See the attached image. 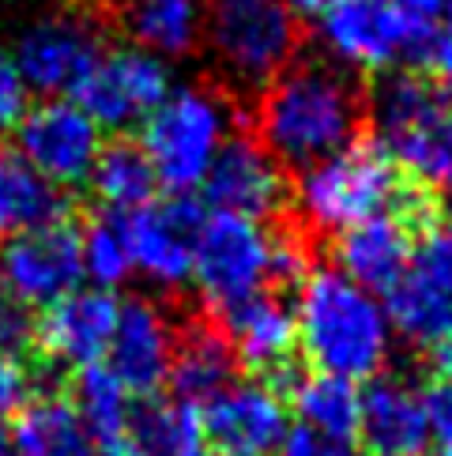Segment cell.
I'll return each instance as SVG.
<instances>
[{"label": "cell", "mask_w": 452, "mask_h": 456, "mask_svg": "<svg viewBox=\"0 0 452 456\" xmlns=\"http://www.w3.org/2000/svg\"><path fill=\"white\" fill-rule=\"evenodd\" d=\"M362 94L332 64H290L261 91L256 140L279 167H313L351 148L362 128Z\"/></svg>", "instance_id": "6da1fadb"}, {"label": "cell", "mask_w": 452, "mask_h": 456, "mask_svg": "<svg viewBox=\"0 0 452 456\" xmlns=\"http://www.w3.org/2000/svg\"><path fill=\"white\" fill-rule=\"evenodd\" d=\"M298 344L310 366L351 385L374 381L389 362L392 321L384 302L339 268H317L298 283Z\"/></svg>", "instance_id": "7a4b0ae2"}, {"label": "cell", "mask_w": 452, "mask_h": 456, "mask_svg": "<svg viewBox=\"0 0 452 456\" xmlns=\"http://www.w3.org/2000/svg\"><path fill=\"white\" fill-rule=\"evenodd\" d=\"M374 143L415 185L452 197V91L415 72L384 76L369 99Z\"/></svg>", "instance_id": "3957f363"}, {"label": "cell", "mask_w": 452, "mask_h": 456, "mask_svg": "<svg viewBox=\"0 0 452 456\" xmlns=\"http://www.w3.org/2000/svg\"><path fill=\"white\" fill-rule=\"evenodd\" d=\"M295 208L313 231L343 234L374 216H389V211L411 216L415 197L403 189V174L374 140H354L339 155L298 170Z\"/></svg>", "instance_id": "277c9868"}, {"label": "cell", "mask_w": 452, "mask_h": 456, "mask_svg": "<svg viewBox=\"0 0 452 456\" xmlns=\"http://www.w3.org/2000/svg\"><path fill=\"white\" fill-rule=\"evenodd\" d=\"M234 136V110L212 87H174L170 99L140 125V148L158 185L174 197L204 189L226 140Z\"/></svg>", "instance_id": "5b68a950"}, {"label": "cell", "mask_w": 452, "mask_h": 456, "mask_svg": "<svg viewBox=\"0 0 452 456\" xmlns=\"http://www.w3.org/2000/svg\"><path fill=\"white\" fill-rule=\"evenodd\" d=\"M200 42L230 87L264 91L295 64L302 27L283 0H207Z\"/></svg>", "instance_id": "8992f818"}, {"label": "cell", "mask_w": 452, "mask_h": 456, "mask_svg": "<svg viewBox=\"0 0 452 456\" xmlns=\"http://www.w3.org/2000/svg\"><path fill=\"white\" fill-rule=\"evenodd\" d=\"M276 249L279 238L268 234L264 223L212 211L200 223L192 283L207 305L226 314L276 283Z\"/></svg>", "instance_id": "52a82bcc"}, {"label": "cell", "mask_w": 452, "mask_h": 456, "mask_svg": "<svg viewBox=\"0 0 452 456\" xmlns=\"http://www.w3.org/2000/svg\"><path fill=\"white\" fill-rule=\"evenodd\" d=\"M317 30L328 57L354 72H392L396 64L426 61L430 53V42L408 23L396 0H328Z\"/></svg>", "instance_id": "ba28073f"}, {"label": "cell", "mask_w": 452, "mask_h": 456, "mask_svg": "<svg viewBox=\"0 0 452 456\" xmlns=\"http://www.w3.org/2000/svg\"><path fill=\"white\" fill-rule=\"evenodd\" d=\"M384 314L415 347H438L452 336V216L418 231L408 268L384 295Z\"/></svg>", "instance_id": "9c48e42d"}, {"label": "cell", "mask_w": 452, "mask_h": 456, "mask_svg": "<svg viewBox=\"0 0 452 456\" xmlns=\"http://www.w3.org/2000/svg\"><path fill=\"white\" fill-rule=\"evenodd\" d=\"M170 91L174 76L163 57L140 50V45H113L94 61V69L76 87L72 102L106 133V128L143 125L170 99Z\"/></svg>", "instance_id": "30bf717a"}, {"label": "cell", "mask_w": 452, "mask_h": 456, "mask_svg": "<svg viewBox=\"0 0 452 456\" xmlns=\"http://www.w3.org/2000/svg\"><path fill=\"white\" fill-rule=\"evenodd\" d=\"M106 42L99 23L84 12H50L30 23L15 42V64L30 94L72 99L84 76L102 57Z\"/></svg>", "instance_id": "8fae6325"}, {"label": "cell", "mask_w": 452, "mask_h": 456, "mask_svg": "<svg viewBox=\"0 0 452 456\" xmlns=\"http://www.w3.org/2000/svg\"><path fill=\"white\" fill-rule=\"evenodd\" d=\"M84 280L79 231L69 223L0 241V290L23 309H50L61 298L76 295Z\"/></svg>", "instance_id": "7c38bea8"}, {"label": "cell", "mask_w": 452, "mask_h": 456, "mask_svg": "<svg viewBox=\"0 0 452 456\" xmlns=\"http://www.w3.org/2000/svg\"><path fill=\"white\" fill-rule=\"evenodd\" d=\"M102 148V128L72 99H45L15 125V151L57 189L84 185Z\"/></svg>", "instance_id": "4fadbf2b"}, {"label": "cell", "mask_w": 452, "mask_h": 456, "mask_svg": "<svg viewBox=\"0 0 452 456\" xmlns=\"http://www.w3.org/2000/svg\"><path fill=\"white\" fill-rule=\"evenodd\" d=\"M200 223H204V211L189 197L151 200L121 216L128 253H133V272H140L143 280L163 290H177L192 283Z\"/></svg>", "instance_id": "5bb4252c"}, {"label": "cell", "mask_w": 452, "mask_h": 456, "mask_svg": "<svg viewBox=\"0 0 452 456\" xmlns=\"http://www.w3.org/2000/svg\"><path fill=\"white\" fill-rule=\"evenodd\" d=\"M200 427L219 456H279L290 411L276 385L234 381L200 407Z\"/></svg>", "instance_id": "9a60e30c"}, {"label": "cell", "mask_w": 452, "mask_h": 456, "mask_svg": "<svg viewBox=\"0 0 452 456\" xmlns=\"http://www.w3.org/2000/svg\"><path fill=\"white\" fill-rule=\"evenodd\" d=\"M287 174L256 136H230L204 182V197L222 216L264 223L287 204Z\"/></svg>", "instance_id": "2e32d148"}, {"label": "cell", "mask_w": 452, "mask_h": 456, "mask_svg": "<svg viewBox=\"0 0 452 456\" xmlns=\"http://www.w3.org/2000/svg\"><path fill=\"white\" fill-rule=\"evenodd\" d=\"M177 354V332L170 317L148 298H125L106 351V370L117 378L128 396H155L170 381Z\"/></svg>", "instance_id": "e0dca14e"}, {"label": "cell", "mask_w": 452, "mask_h": 456, "mask_svg": "<svg viewBox=\"0 0 452 456\" xmlns=\"http://www.w3.org/2000/svg\"><path fill=\"white\" fill-rule=\"evenodd\" d=\"M121 302L99 287H79L76 295L61 298L57 305L45 309L38 324V344L42 351L64 366H94L102 362L113 339Z\"/></svg>", "instance_id": "ac0fdd59"}, {"label": "cell", "mask_w": 452, "mask_h": 456, "mask_svg": "<svg viewBox=\"0 0 452 456\" xmlns=\"http://www.w3.org/2000/svg\"><path fill=\"white\" fill-rule=\"evenodd\" d=\"M359 437L374 456H426V396L403 378H374L362 393Z\"/></svg>", "instance_id": "d6986e66"}, {"label": "cell", "mask_w": 452, "mask_h": 456, "mask_svg": "<svg viewBox=\"0 0 452 456\" xmlns=\"http://www.w3.org/2000/svg\"><path fill=\"white\" fill-rule=\"evenodd\" d=\"M411 231L403 211L374 216L335 238V268L366 287L369 295H389L411 260Z\"/></svg>", "instance_id": "ffe728a7"}, {"label": "cell", "mask_w": 452, "mask_h": 456, "mask_svg": "<svg viewBox=\"0 0 452 456\" xmlns=\"http://www.w3.org/2000/svg\"><path fill=\"white\" fill-rule=\"evenodd\" d=\"M226 339L238 354V362L249 370H279L298 347V324L295 309H287L276 295H256L234 309H226Z\"/></svg>", "instance_id": "44dd1931"}, {"label": "cell", "mask_w": 452, "mask_h": 456, "mask_svg": "<svg viewBox=\"0 0 452 456\" xmlns=\"http://www.w3.org/2000/svg\"><path fill=\"white\" fill-rule=\"evenodd\" d=\"M53 223H69L64 189L45 182L15 148H0V241Z\"/></svg>", "instance_id": "7402d4cb"}, {"label": "cell", "mask_w": 452, "mask_h": 456, "mask_svg": "<svg viewBox=\"0 0 452 456\" xmlns=\"http://www.w3.org/2000/svg\"><path fill=\"white\" fill-rule=\"evenodd\" d=\"M15 456H94L99 445L79 422L72 400L64 396H30L27 407L15 415L12 427Z\"/></svg>", "instance_id": "603a6c76"}, {"label": "cell", "mask_w": 452, "mask_h": 456, "mask_svg": "<svg viewBox=\"0 0 452 456\" xmlns=\"http://www.w3.org/2000/svg\"><path fill=\"white\" fill-rule=\"evenodd\" d=\"M234 370H238V354L230 347V339L215 329H207V324H197L192 332L177 339V354L170 370L174 396L192 407L197 403L204 407L222 388L234 385Z\"/></svg>", "instance_id": "cb8c5ba5"}, {"label": "cell", "mask_w": 452, "mask_h": 456, "mask_svg": "<svg viewBox=\"0 0 452 456\" xmlns=\"http://www.w3.org/2000/svg\"><path fill=\"white\" fill-rule=\"evenodd\" d=\"M290 407L298 415V430L320 437V442L347 445L359 437V419H362V393L359 385L343 378H328V373H310V378L295 381Z\"/></svg>", "instance_id": "d4e9b609"}, {"label": "cell", "mask_w": 452, "mask_h": 456, "mask_svg": "<svg viewBox=\"0 0 452 456\" xmlns=\"http://www.w3.org/2000/svg\"><path fill=\"white\" fill-rule=\"evenodd\" d=\"M125 30L133 45L155 57H185L204 35L200 0H125Z\"/></svg>", "instance_id": "484cf974"}, {"label": "cell", "mask_w": 452, "mask_h": 456, "mask_svg": "<svg viewBox=\"0 0 452 456\" xmlns=\"http://www.w3.org/2000/svg\"><path fill=\"white\" fill-rule=\"evenodd\" d=\"M128 442L140 456H192L200 452L204 427L200 411L185 400H163L148 396L133 403V419H128Z\"/></svg>", "instance_id": "4316f807"}, {"label": "cell", "mask_w": 452, "mask_h": 456, "mask_svg": "<svg viewBox=\"0 0 452 456\" xmlns=\"http://www.w3.org/2000/svg\"><path fill=\"white\" fill-rule=\"evenodd\" d=\"M87 182L94 189V197H99L113 216H128V211L151 204L155 189H158V177L151 170L148 155H143V148L133 140L106 143Z\"/></svg>", "instance_id": "83f0119b"}, {"label": "cell", "mask_w": 452, "mask_h": 456, "mask_svg": "<svg viewBox=\"0 0 452 456\" xmlns=\"http://www.w3.org/2000/svg\"><path fill=\"white\" fill-rule=\"evenodd\" d=\"M72 407H76L79 422H84L87 434L99 445L117 442V437L128 434L133 396H128V388L113 378L102 362L84 366L76 373V381H72Z\"/></svg>", "instance_id": "f1b7e54d"}, {"label": "cell", "mask_w": 452, "mask_h": 456, "mask_svg": "<svg viewBox=\"0 0 452 456\" xmlns=\"http://www.w3.org/2000/svg\"><path fill=\"white\" fill-rule=\"evenodd\" d=\"M79 249H84V275L91 280V287L113 290L133 275V253H128L121 216L94 219L79 234Z\"/></svg>", "instance_id": "f546056e"}, {"label": "cell", "mask_w": 452, "mask_h": 456, "mask_svg": "<svg viewBox=\"0 0 452 456\" xmlns=\"http://www.w3.org/2000/svg\"><path fill=\"white\" fill-rule=\"evenodd\" d=\"M30 110V91L20 76L12 50L0 45V133H15V125L27 118Z\"/></svg>", "instance_id": "4dcf8cb0"}, {"label": "cell", "mask_w": 452, "mask_h": 456, "mask_svg": "<svg viewBox=\"0 0 452 456\" xmlns=\"http://www.w3.org/2000/svg\"><path fill=\"white\" fill-rule=\"evenodd\" d=\"M426 419L433 456H452V385L441 381L426 393Z\"/></svg>", "instance_id": "1f68e13d"}, {"label": "cell", "mask_w": 452, "mask_h": 456, "mask_svg": "<svg viewBox=\"0 0 452 456\" xmlns=\"http://www.w3.org/2000/svg\"><path fill=\"white\" fill-rule=\"evenodd\" d=\"M30 344V317L12 295L0 290V358H15Z\"/></svg>", "instance_id": "d6a6232c"}, {"label": "cell", "mask_w": 452, "mask_h": 456, "mask_svg": "<svg viewBox=\"0 0 452 456\" xmlns=\"http://www.w3.org/2000/svg\"><path fill=\"white\" fill-rule=\"evenodd\" d=\"M30 400V381L20 358H0V422L8 415H20Z\"/></svg>", "instance_id": "836d02e7"}, {"label": "cell", "mask_w": 452, "mask_h": 456, "mask_svg": "<svg viewBox=\"0 0 452 456\" xmlns=\"http://www.w3.org/2000/svg\"><path fill=\"white\" fill-rule=\"evenodd\" d=\"M426 61L433 64V76H438V84L452 91V8H448V15H445L441 27H438V35H433V42H430Z\"/></svg>", "instance_id": "e575fe53"}, {"label": "cell", "mask_w": 452, "mask_h": 456, "mask_svg": "<svg viewBox=\"0 0 452 456\" xmlns=\"http://www.w3.org/2000/svg\"><path fill=\"white\" fill-rule=\"evenodd\" d=\"M279 456H359L351 445H335V442H320V437L305 434V430H290L283 442Z\"/></svg>", "instance_id": "d590c367"}, {"label": "cell", "mask_w": 452, "mask_h": 456, "mask_svg": "<svg viewBox=\"0 0 452 456\" xmlns=\"http://www.w3.org/2000/svg\"><path fill=\"white\" fill-rule=\"evenodd\" d=\"M438 370H441V381L452 385V336L438 344Z\"/></svg>", "instance_id": "8d00e7d4"}, {"label": "cell", "mask_w": 452, "mask_h": 456, "mask_svg": "<svg viewBox=\"0 0 452 456\" xmlns=\"http://www.w3.org/2000/svg\"><path fill=\"white\" fill-rule=\"evenodd\" d=\"M283 4L295 12V15H320L328 8V0H283Z\"/></svg>", "instance_id": "74e56055"}, {"label": "cell", "mask_w": 452, "mask_h": 456, "mask_svg": "<svg viewBox=\"0 0 452 456\" xmlns=\"http://www.w3.org/2000/svg\"><path fill=\"white\" fill-rule=\"evenodd\" d=\"M94 456H140V452L133 449V442H128V437H117V442L99 445V452H94Z\"/></svg>", "instance_id": "f35d334b"}, {"label": "cell", "mask_w": 452, "mask_h": 456, "mask_svg": "<svg viewBox=\"0 0 452 456\" xmlns=\"http://www.w3.org/2000/svg\"><path fill=\"white\" fill-rule=\"evenodd\" d=\"M0 456H15V442H12V430L0 422Z\"/></svg>", "instance_id": "ab89813d"}, {"label": "cell", "mask_w": 452, "mask_h": 456, "mask_svg": "<svg viewBox=\"0 0 452 456\" xmlns=\"http://www.w3.org/2000/svg\"><path fill=\"white\" fill-rule=\"evenodd\" d=\"M192 456H219V452H192Z\"/></svg>", "instance_id": "60d3db41"}]
</instances>
